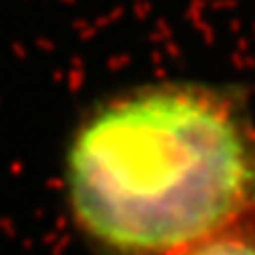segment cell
Listing matches in <instances>:
<instances>
[{"label":"cell","instance_id":"cell-2","mask_svg":"<svg viewBox=\"0 0 255 255\" xmlns=\"http://www.w3.org/2000/svg\"><path fill=\"white\" fill-rule=\"evenodd\" d=\"M181 255H255V234L249 230H238L236 226L191 247Z\"/></svg>","mask_w":255,"mask_h":255},{"label":"cell","instance_id":"cell-1","mask_svg":"<svg viewBox=\"0 0 255 255\" xmlns=\"http://www.w3.org/2000/svg\"><path fill=\"white\" fill-rule=\"evenodd\" d=\"M70 209L115 255H181L255 209V132L202 85L132 92L90 117L68 151Z\"/></svg>","mask_w":255,"mask_h":255}]
</instances>
